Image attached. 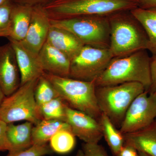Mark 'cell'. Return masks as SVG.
Instances as JSON below:
<instances>
[{
    "mask_svg": "<svg viewBox=\"0 0 156 156\" xmlns=\"http://www.w3.org/2000/svg\"><path fill=\"white\" fill-rule=\"evenodd\" d=\"M147 50H139L122 57H113L95 80L96 87L137 82L143 85L145 91H148L151 84V57Z\"/></svg>",
    "mask_w": 156,
    "mask_h": 156,
    "instance_id": "cell-1",
    "label": "cell"
},
{
    "mask_svg": "<svg viewBox=\"0 0 156 156\" xmlns=\"http://www.w3.org/2000/svg\"><path fill=\"white\" fill-rule=\"evenodd\" d=\"M110 27L109 50L113 57L147 50L148 39L144 29L130 11L108 16Z\"/></svg>",
    "mask_w": 156,
    "mask_h": 156,
    "instance_id": "cell-2",
    "label": "cell"
},
{
    "mask_svg": "<svg viewBox=\"0 0 156 156\" xmlns=\"http://www.w3.org/2000/svg\"><path fill=\"white\" fill-rule=\"evenodd\" d=\"M50 19L83 16H108L138 7L136 0H53L43 6Z\"/></svg>",
    "mask_w": 156,
    "mask_h": 156,
    "instance_id": "cell-3",
    "label": "cell"
},
{
    "mask_svg": "<svg viewBox=\"0 0 156 156\" xmlns=\"http://www.w3.org/2000/svg\"><path fill=\"white\" fill-rule=\"evenodd\" d=\"M44 75L53 84L59 97L69 106L99 121L102 112L98 103L95 81L80 80L46 73Z\"/></svg>",
    "mask_w": 156,
    "mask_h": 156,
    "instance_id": "cell-4",
    "label": "cell"
},
{
    "mask_svg": "<svg viewBox=\"0 0 156 156\" xmlns=\"http://www.w3.org/2000/svg\"><path fill=\"white\" fill-rule=\"evenodd\" d=\"M145 91L143 85L137 82L96 87L95 89L101 111L119 128L132 101Z\"/></svg>",
    "mask_w": 156,
    "mask_h": 156,
    "instance_id": "cell-5",
    "label": "cell"
},
{
    "mask_svg": "<svg viewBox=\"0 0 156 156\" xmlns=\"http://www.w3.org/2000/svg\"><path fill=\"white\" fill-rule=\"evenodd\" d=\"M50 20L51 25L71 32L84 45L109 49L110 27L108 16H83Z\"/></svg>",
    "mask_w": 156,
    "mask_h": 156,
    "instance_id": "cell-6",
    "label": "cell"
},
{
    "mask_svg": "<svg viewBox=\"0 0 156 156\" xmlns=\"http://www.w3.org/2000/svg\"><path fill=\"white\" fill-rule=\"evenodd\" d=\"M38 79L21 85L13 94L5 97L0 109V119L7 124L27 121L34 126L42 120L34 97Z\"/></svg>",
    "mask_w": 156,
    "mask_h": 156,
    "instance_id": "cell-7",
    "label": "cell"
},
{
    "mask_svg": "<svg viewBox=\"0 0 156 156\" xmlns=\"http://www.w3.org/2000/svg\"><path fill=\"white\" fill-rule=\"evenodd\" d=\"M113 58L109 49L84 45L71 60L69 78L87 82L95 81Z\"/></svg>",
    "mask_w": 156,
    "mask_h": 156,
    "instance_id": "cell-8",
    "label": "cell"
},
{
    "mask_svg": "<svg viewBox=\"0 0 156 156\" xmlns=\"http://www.w3.org/2000/svg\"><path fill=\"white\" fill-rule=\"evenodd\" d=\"M156 119V91H144L132 101L120 127L123 134L147 127Z\"/></svg>",
    "mask_w": 156,
    "mask_h": 156,
    "instance_id": "cell-9",
    "label": "cell"
},
{
    "mask_svg": "<svg viewBox=\"0 0 156 156\" xmlns=\"http://www.w3.org/2000/svg\"><path fill=\"white\" fill-rule=\"evenodd\" d=\"M65 121L71 132L85 143L98 144L103 137L100 123L91 116L66 105Z\"/></svg>",
    "mask_w": 156,
    "mask_h": 156,
    "instance_id": "cell-10",
    "label": "cell"
},
{
    "mask_svg": "<svg viewBox=\"0 0 156 156\" xmlns=\"http://www.w3.org/2000/svg\"><path fill=\"white\" fill-rule=\"evenodd\" d=\"M51 26L50 18L43 7H33L28 31L25 38L20 42L26 48L38 54L47 42Z\"/></svg>",
    "mask_w": 156,
    "mask_h": 156,
    "instance_id": "cell-11",
    "label": "cell"
},
{
    "mask_svg": "<svg viewBox=\"0 0 156 156\" xmlns=\"http://www.w3.org/2000/svg\"><path fill=\"white\" fill-rule=\"evenodd\" d=\"M20 86V73L14 49L10 43L0 46V88L8 96Z\"/></svg>",
    "mask_w": 156,
    "mask_h": 156,
    "instance_id": "cell-12",
    "label": "cell"
},
{
    "mask_svg": "<svg viewBox=\"0 0 156 156\" xmlns=\"http://www.w3.org/2000/svg\"><path fill=\"white\" fill-rule=\"evenodd\" d=\"M16 56L20 76V86L44 75L38 54L26 48L20 41L9 39Z\"/></svg>",
    "mask_w": 156,
    "mask_h": 156,
    "instance_id": "cell-13",
    "label": "cell"
},
{
    "mask_svg": "<svg viewBox=\"0 0 156 156\" xmlns=\"http://www.w3.org/2000/svg\"><path fill=\"white\" fill-rule=\"evenodd\" d=\"M38 55L45 73L69 78L71 60L64 53L46 42Z\"/></svg>",
    "mask_w": 156,
    "mask_h": 156,
    "instance_id": "cell-14",
    "label": "cell"
},
{
    "mask_svg": "<svg viewBox=\"0 0 156 156\" xmlns=\"http://www.w3.org/2000/svg\"><path fill=\"white\" fill-rule=\"evenodd\" d=\"M47 42L65 54L70 60L84 46L71 32L52 25L48 34Z\"/></svg>",
    "mask_w": 156,
    "mask_h": 156,
    "instance_id": "cell-15",
    "label": "cell"
},
{
    "mask_svg": "<svg viewBox=\"0 0 156 156\" xmlns=\"http://www.w3.org/2000/svg\"><path fill=\"white\" fill-rule=\"evenodd\" d=\"M124 136L125 144L133 147L138 152L156 156V119L147 127Z\"/></svg>",
    "mask_w": 156,
    "mask_h": 156,
    "instance_id": "cell-16",
    "label": "cell"
},
{
    "mask_svg": "<svg viewBox=\"0 0 156 156\" xmlns=\"http://www.w3.org/2000/svg\"><path fill=\"white\" fill-rule=\"evenodd\" d=\"M33 7L14 3L11 14V31L8 39L22 41L27 34Z\"/></svg>",
    "mask_w": 156,
    "mask_h": 156,
    "instance_id": "cell-17",
    "label": "cell"
},
{
    "mask_svg": "<svg viewBox=\"0 0 156 156\" xmlns=\"http://www.w3.org/2000/svg\"><path fill=\"white\" fill-rule=\"evenodd\" d=\"M34 126L27 121L18 125L8 124L6 133L12 147L10 151L24 150L33 145L32 132Z\"/></svg>",
    "mask_w": 156,
    "mask_h": 156,
    "instance_id": "cell-18",
    "label": "cell"
},
{
    "mask_svg": "<svg viewBox=\"0 0 156 156\" xmlns=\"http://www.w3.org/2000/svg\"><path fill=\"white\" fill-rule=\"evenodd\" d=\"M61 130L71 131L70 127L66 122L60 120L42 119L32 129L33 145L48 144L52 136Z\"/></svg>",
    "mask_w": 156,
    "mask_h": 156,
    "instance_id": "cell-19",
    "label": "cell"
},
{
    "mask_svg": "<svg viewBox=\"0 0 156 156\" xmlns=\"http://www.w3.org/2000/svg\"><path fill=\"white\" fill-rule=\"evenodd\" d=\"M144 29L148 39L147 50L156 55V8L137 7L130 11Z\"/></svg>",
    "mask_w": 156,
    "mask_h": 156,
    "instance_id": "cell-20",
    "label": "cell"
},
{
    "mask_svg": "<svg viewBox=\"0 0 156 156\" xmlns=\"http://www.w3.org/2000/svg\"><path fill=\"white\" fill-rule=\"evenodd\" d=\"M98 122L102 129L103 136L115 156H118L120 151L125 145L124 134L118 130L109 118L102 113Z\"/></svg>",
    "mask_w": 156,
    "mask_h": 156,
    "instance_id": "cell-21",
    "label": "cell"
},
{
    "mask_svg": "<svg viewBox=\"0 0 156 156\" xmlns=\"http://www.w3.org/2000/svg\"><path fill=\"white\" fill-rule=\"evenodd\" d=\"M75 137L71 131L61 130L52 136L49 141V145L53 152L59 154L68 153L75 146Z\"/></svg>",
    "mask_w": 156,
    "mask_h": 156,
    "instance_id": "cell-22",
    "label": "cell"
},
{
    "mask_svg": "<svg viewBox=\"0 0 156 156\" xmlns=\"http://www.w3.org/2000/svg\"><path fill=\"white\" fill-rule=\"evenodd\" d=\"M66 105L67 104L59 97L39 107V112L42 119L65 121Z\"/></svg>",
    "mask_w": 156,
    "mask_h": 156,
    "instance_id": "cell-23",
    "label": "cell"
},
{
    "mask_svg": "<svg viewBox=\"0 0 156 156\" xmlns=\"http://www.w3.org/2000/svg\"><path fill=\"white\" fill-rule=\"evenodd\" d=\"M58 92L44 75L38 80L34 91V97L38 107L59 97Z\"/></svg>",
    "mask_w": 156,
    "mask_h": 156,
    "instance_id": "cell-24",
    "label": "cell"
},
{
    "mask_svg": "<svg viewBox=\"0 0 156 156\" xmlns=\"http://www.w3.org/2000/svg\"><path fill=\"white\" fill-rule=\"evenodd\" d=\"M14 3L9 0L0 6V37L7 38L11 31V14Z\"/></svg>",
    "mask_w": 156,
    "mask_h": 156,
    "instance_id": "cell-25",
    "label": "cell"
},
{
    "mask_svg": "<svg viewBox=\"0 0 156 156\" xmlns=\"http://www.w3.org/2000/svg\"><path fill=\"white\" fill-rule=\"evenodd\" d=\"M8 152L5 156H44L51 154L53 152L48 144L44 145H33L24 150Z\"/></svg>",
    "mask_w": 156,
    "mask_h": 156,
    "instance_id": "cell-26",
    "label": "cell"
},
{
    "mask_svg": "<svg viewBox=\"0 0 156 156\" xmlns=\"http://www.w3.org/2000/svg\"><path fill=\"white\" fill-rule=\"evenodd\" d=\"M82 150L84 156H109L103 146L98 144L84 143Z\"/></svg>",
    "mask_w": 156,
    "mask_h": 156,
    "instance_id": "cell-27",
    "label": "cell"
},
{
    "mask_svg": "<svg viewBox=\"0 0 156 156\" xmlns=\"http://www.w3.org/2000/svg\"><path fill=\"white\" fill-rule=\"evenodd\" d=\"M7 125V123L0 119V152L9 151L12 149L6 133Z\"/></svg>",
    "mask_w": 156,
    "mask_h": 156,
    "instance_id": "cell-28",
    "label": "cell"
},
{
    "mask_svg": "<svg viewBox=\"0 0 156 156\" xmlns=\"http://www.w3.org/2000/svg\"><path fill=\"white\" fill-rule=\"evenodd\" d=\"M150 69L151 84L148 92H153L156 91V55L151 57Z\"/></svg>",
    "mask_w": 156,
    "mask_h": 156,
    "instance_id": "cell-29",
    "label": "cell"
},
{
    "mask_svg": "<svg viewBox=\"0 0 156 156\" xmlns=\"http://www.w3.org/2000/svg\"><path fill=\"white\" fill-rule=\"evenodd\" d=\"M16 4L23 5H27L31 7L43 6L51 2L53 0H11Z\"/></svg>",
    "mask_w": 156,
    "mask_h": 156,
    "instance_id": "cell-30",
    "label": "cell"
},
{
    "mask_svg": "<svg viewBox=\"0 0 156 156\" xmlns=\"http://www.w3.org/2000/svg\"><path fill=\"white\" fill-rule=\"evenodd\" d=\"M118 156H139L138 152L133 147L125 144Z\"/></svg>",
    "mask_w": 156,
    "mask_h": 156,
    "instance_id": "cell-31",
    "label": "cell"
},
{
    "mask_svg": "<svg viewBox=\"0 0 156 156\" xmlns=\"http://www.w3.org/2000/svg\"><path fill=\"white\" fill-rule=\"evenodd\" d=\"M137 6L141 9L156 8V0H136Z\"/></svg>",
    "mask_w": 156,
    "mask_h": 156,
    "instance_id": "cell-32",
    "label": "cell"
},
{
    "mask_svg": "<svg viewBox=\"0 0 156 156\" xmlns=\"http://www.w3.org/2000/svg\"><path fill=\"white\" fill-rule=\"evenodd\" d=\"M5 95L4 93H3L2 89L0 88V109H1V106H2L3 100H4V98H5Z\"/></svg>",
    "mask_w": 156,
    "mask_h": 156,
    "instance_id": "cell-33",
    "label": "cell"
},
{
    "mask_svg": "<svg viewBox=\"0 0 156 156\" xmlns=\"http://www.w3.org/2000/svg\"><path fill=\"white\" fill-rule=\"evenodd\" d=\"M75 156H84L83 150H79Z\"/></svg>",
    "mask_w": 156,
    "mask_h": 156,
    "instance_id": "cell-34",
    "label": "cell"
},
{
    "mask_svg": "<svg viewBox=\"0 0 156 156\" xmlns=\"http://www.w3.org/2000/svg\"><path fill=\"white\" fill-rule=\"evenodd\" d=\"M138 154H139V156H150L145 153L142 152H138Z\"/></svg>",
    "mask_w": 156,
    "mask_h": 156,
    "instance_id": "cell-35",
    "label": "cell"
},
{
    "mask_svg": "<svg viewBox=\"0 0 156 156\" xmlns=\"http://www.w3.org/2000/svg\"><path fill=\"white\" fill-rule=\"evenodd\" d=\"M9 1V0H0V6L2 5L4 3L6 2Z\"/></svg>",
    "mask_w": 156,
    "mask_h": 156,
    "instance_id": "cell-36",
    "label": "cell"
}]
</instances>
